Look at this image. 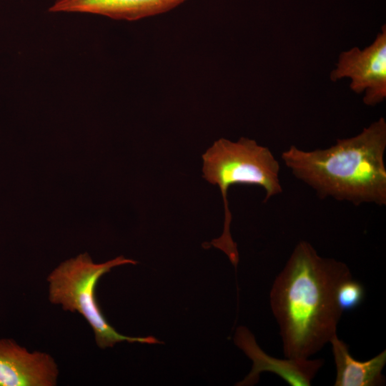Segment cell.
I'll return each instance as SVG.
<instances>
[{"mask_svg":"<svg viewBox=\"0 0 386 386\" xmlns=\"http://www.w3.org/2000/svg\"><path fill=\"white\" fill-rule=\"evenodd\" d=\"M351 276L344 262L320 256L307 241L297 243L269 295L285 357L308 359L337 335L342 311L335 292Z\"/></svg>","mask_w":386,"mask_h":386,"instance_id":"1","label":"cell"},{"mask_svg":"<svg viewBox=\"0 0 386 386\" xmlns=\"http://www.w3.org/2000/svg\"><path fill=\"white\" fill-rule=\"evenodd\" d=\"M386 121L371 123L358 134L339 139L326 149L305 151L294 145L281 159L297 179L320 199L354 205H386Z\"/></svg>","mask_w":386,"mask_h":386,"instance_id":"2","label":"cell"},{"mask_svg":"<svg viewBox=\"0 0 386 386\" xmlns=\"http://www.w3.org/2000/svg\"><path fill=\"white\" fill-rule=\"evenodd\" d=\"M202 159L203 177L219 187L224 202V229L222 237L215 241V245L235 261L237 249L229 230L232 214L228 190L234 184L257 185L264 189V202L268 201L282 192L279 163L269 148L247 137H241L236 142L221 138L202 154Z\"/></svg>","mask_w":386,"mask_h":386,"instance_id":"3","label":"cell"},{"mask_svg":"<svg viewBox=\"0 0 386 386\" xmlns=\"http://www.w3.org/2000/svg\"><path fill=\"white\" fill-rule=\"evenodd\" d=\"M136 263L123 256L94 263L88 253L80 254L61 262L49 273L46 279L49 300L61 305L64 310L79 313L91 327L96 344L101 349L124 341L158 343L153 337H134L119 333L109 324L96 302V284L104 274L113 267Z\"/></svg>","mask_w":386,"mask_h":386,"instance_id":"4","label":"cell"},{"mask_svg":"<svg viewBox=\"0 0 386 386\" xmlns=\"http://www.w3.org/2000/svg\"><path fill=\"white\" fill-rule=\"evenodd\" d=\"M331 81L348 78L350 87L356 94H364L363 102L376 106L386 98V26L383 25L373 42L364 49L357 46L342 51Z\"/></svg>","mask_w":386,"mask_h":386,"instance_id":"5","label":"cell"},{"mask_svg":"<svg viewBox=\"0 0 386 386\" xmlns=\"http://www.w3.org/2000/svg\"><path fill=\"white\" fill-rule=\"evenodd\" d=\"M59 369L54 359L30 352L10 338H0V386H54Z\"/></svg>","mask_w":386,"mask_h":386,"instance_id":"6","label":"cell"},{"mask_svg":"<svg viewBox=\"0 0 386 386\" xmlns=\"http://www.w3.org/2000/svg\"><path fill=\"white\" fill-rule=\"evenodd\" d=\"M234 343L252 360L250 372L236 385H253L259 374L269 372L276 374L291 386H308L324 364L323 359H279L265 353L257 345L254 335L245 327H239L234 335Z\"/></svg>","mask_w":386,"mask_h":386,"instance_id":"7","label":"cell"},{"mask_svg":"<svg viewBox=\"0 0 386 386\" xmlns=\"http://www.w3.org/2000/svg\"><path fill=\"white\" fill-rule=\"evenodd\" d=\"M186 0H54L51 13H79L137 21L167 12Z\"/></svg>","mask_w":386,"mask_h":386,"instance_id":"8","label":"cell"},{"mask_svg":"<svg viewBox=\"0 0 386 386\" xmlns=\"http://www.w3.org/2000/svg\"><path fill=\"white\" fill-rule=\"evenodd\" d=\"M336 366L335 386H382L386 350L366 361L354 359L345 342L335 335L330 341Z\"/></svg>","mask_w":386,"mask_h":386,"instance_id":"9","label":"cell"},{"mask_svg":"<svg viewBox=\"0 0 386 386\" xmlns=\"http://www.w3.org/2000/svg\"><path fill=\"white\" fill-rule=\"evenodd\" d=\"M365 296L363 284L352 276L341 282L335 292L337 303L342 312L356 309L363 302Z\"/></svg>","mask_w":386,"mask_h":386,"instance_id":"10","label":"cell"}]
</instances>
